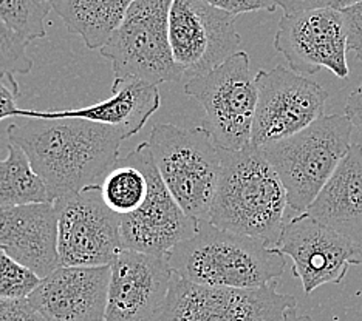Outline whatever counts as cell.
<instances>
[{
    "label": "cell",
    "mask_w": 362,
    "mask_h": 321,
    "mask_svg": "<svg viewBox=\"0 0 362 321\" xmlns=\"http://www.w3.org/2000/svg\"><path fill=\"white\" fill-rule=\"evenodd\" d=\"M135 0H52L53 10L70 35L88 49H101L126 18Z\"/></svg>",
    "instance_id": "ffe728a7"
},
{
    "label": "cell",
    "mask_w": 362,
    "mask_h": 321,
    "mask_svg": "<svg viewBox=\"0 0 362 321\" xmlns=\"http://www.w3.org/2000/svg\"><path fill=\"white\" fill-rule=\"evenodd\" d=\"M19 84L14 76H0V121L8 118H22L18 107Z\"/></svg>",
    "instance_id": "4316f807"
},
{
    "label": "cell",
    "mask_w": 362,
    "mask_h": 321,
    "mask_svg": "<svg viewBox=\"0 0 362 321\" xmlns=\"http://www.w3.org/2000/svg\"><path fill=\"white\" fill-rule=\"evenodd\" d=\"M161 97L158 87L139 79H115L112 96L82 109L23 110L27 119H86L112 127L129 139L141 130L152 114L160 109Z\"/></svg>",
    "instance_id": "ac0fdd59"
},
{
    "label": "cell",
    "mask_w": 362,
    "mask_h": 321,
    "mask_svg": "<svg viewBox=\"0 0 362 321\" xmlns=\"http://www.w3.org/2000/svg\"><path fill=\"white\" fill-rule=\"evenodd\" d=\"M185 93L203 107L202 127L220 150L237 152L251 145L257 85L248 53L237 52L217 68L189 79Z\"/></svg>",
    "instance_id": "8992f818"
},
{
    "label": "cell",
    "mask_w": 362,
    "mask_h": 321,
    "mask_svg": "<svg viewBox=\"0 0 362 321\" xmlns=\"http://www.w3.org/2000/svg\"><path fill=\"white\" fill-rule=\"evenodd\" d=\"M169 267L186 281L212 287L252 289L274 283L286 267L284 255L257 238L199 221V230L166 257Z\"/></svg>",
    "instance_id": "3957f363"
},
{
    "label": "cell",
    "mask_w": 362,
    "mask_h": 321,
    "mask_svg": "<svg viewBox=\"0 0 362 321\" xmlns=\"http://www.w3.org/2000/svg\"><path fill=\"white\" fill-rule=\"evenodd\" d=\"M110 266H61L28 300L45 321H104Z\"/></svg>",
    "instance_id": "2e32d148"
},
{
    "label": "cell",
    "mask_w": 362,
    "mask_h": 321,
    "mask_svg": "<svg viewBox=\"0 0 362 321\" xmlns=\"http://www.w3.org/2000/svg\"><path fill=\"white\" fill-rule=\"evenodd\" d=\"M0 321H45L28 298L0 300Z\"/></svg>",
    "instance_id": "83f0119b"
},
{
    "label": "cell",
    "mask_w": 362,
    "mask_h": 321,
    "mask_svg": "<svg viewBox=\"0 0 362 321\" xmlns=\"http://www.w3.org/2000/svg\"><path fill=\"white\" fill-rule=\"evenodd\" d=\"M296 306L293 295L277 292L276 281L234 289L195 284L174 274L166 300L149 321H285Z\"/></svg>",
    "instance_id": "ba28073f"
},
{
    "label": "cell",
    "mask_w": 362,
    "mask_h": 321,
    "mask_svg": "<svg viewBox=\"0 0 362 321\" xmlns=\"http://www.w3.org/2000/svg\"><path fill=\"white\" fill-rule=\"evenodd\" d=\"M274 249L293 260V275L300 279L305 293L341 284L350 266L362 265L361 246L305 212L286 222Z\"/></svg>",
    "instance_id": "4fadbf2b"
},
{
    "label": "cell",
    "mask_w": 362,
    "mask_h": 321,
    "mask_svg": "<svg viewBox=\"0 0 362 321\" xmlns=\"http://www.w3.org/2000/svg\"><path fill=\"white\" fill-rule=\"evenodd\" d=\"M344 111L353 128L362 136V82L349 95Z\"/></svg>",
    "instance_id": "f546056e"
},
{
    "label": "cell",
    "mask_w": 362,
    "mask_h": 321,
    "mask_svg": "<svg viewBox=\"0 0 362 321\" xmlns=\"http://www.w3.org/2000/svg\"><path fill=\"white\" fill-rule=\"evenodd\" d=\"M274 48L302 76L316 74L320 68L341 79L350 74L347 30L342 13L332 6L285 14L279 22Z\"/></svg>",
    "instance_id": "5bb4252c"
},
{
    "label": "cell",
    "mask_w": 362,
    "mask_h": 321,
    "mask_svg": "<svg viewBox=\"0 0 362 321\" xmlns=\"http://www.w3.org/2000/svg\"><path fill=\"white\" fill-rule=\"evenodd\" d=\"M100 186L104 202L122 217L141 207L147 196V179L144 173L124 161L121 166L117 164L107 173Z\"/></svg>",
    "instance_id": "7402d4cb"
},
{
    "label": "cell",
    "mask_w": 362,
    "mask_h": 321,
    "mask_svg": "<svg viewBox=\"0 0 362 321\" xmlns=\"http://www.w3.org/2000/svg\"><path fill=\"white\" fill-rule=\"evenodd\" d=\"M174 0H135L101 49L115 79H139L158 87L180 82L169 44V11Z\"/></svg>",
    "instance_id": "52a82bcc"
},
{
    "label": "cell",
    "mask_w": 362,
    "mask_h": 321,
    "mask_svg": "<svg viewBox=\"0 0 362 321\" xmlns=\"http://www.w3.org/2000/svg\"><path fill=\"white\" fill-rule=\"evenodd\" d=\"M50 10L52 0H0V19L30 42L47 36Z\"/></svg>",
    "instance_id": "603a6c76"
},
{
    "label": "cell",
    "mask_w": 362,
    "mask_h": 321,
    "mask_svg": "<svg viewBox=\"0 0 362 321\" xmlns=\"http://www.w3.org/2000/svg\"><path fill=\"white\" fill-rule=\"evenodd\" d=\"M149 147L163 183L189 217L208 221L216 198L221 158L220 148L202 126L156 123Z\"/></svg>",
    "instance_id": "5b68a950"
},
{
    "label": "cell",
    "mask_w": 362,
    "mask_h": 321,
    "mask_svg": "<svg viewBox=\"0 0 362 321\" xmlns=\"http://www.w3.org/2000/svg\"><path fill=\"white\" fill-rule=\"evenodd\" d=\"M235 16L203 0H174L169 11V44L181 74L203 76L240 52Z\"/></svg>",
    "instance_id": "7c38bea8"
},
{
    "label": "cell",
    "mask_w": 362,
    "mask_h": 321,
    "mask_svg": "<svg viewBox=\"0 0 362 321\" xmlns=\"http://www.w3.org/2000/svg\"><path fill=\"white\" fill-rule=\"evenodd\" d=\"M358 2H361V0H333L332 8H334V10H337V11H342V10H345V8H349Z\"/></svg>",
    "instance_id": "d6a6232c"
},
{
    "label": "cell",
    "mask_w": 362,
    "mask_h": 321,
    "mask_svg": "<svg viewBox=\"0 0 362 321\" xmlns=\"http://www.w3.org/2000/svg\"><path fill=\"white\" fill-rule=\"evenodd\" d=\"M347 30L349 49L362 61V0L341 11Z\"/></svg>",
    "instance_id": "484cf974"
},
{
    "label": "cell",
    "mask_w": 362,
    "mask_h": 321,
    "mask_svg": "<svg viewBox=\"0 0 362 321\" xmlns=\"http://www.w3.org/2000/svg\"><path fill=\"white\" fill-rule=\"evenodd\" d=\"M353 126L345 114L322 116L290 138L259 147L286 190L288 207L303 213L350 150Z\"/></svg>",
    "instance_id": "277c9868"
},
{
    "label": "cell",
    "mask_w": 362,
    "mask_h": 321,
    "mask_svg": "<svg viewBox=\"0 0 362 321\" xmlns=\"http://www.w3.org/2000/svg\"><path fill=\"white\" fill-rule=\"evenodd\" d=\"M54 207L61 266H110L124 250L122 215L104 202L101 186H88L57 198Z\"/></svg>",
    "instance_id": "9c48e42d"
},
{
    "label": "cell",
    "mask_w": 362,
    "mask_h": 321,
    "mask_svg": "<svg viewBox=\"0 0 362 321\" xmlns=\"http://www.w3.org/2000/svg\"><path fill=\"white\" fill-rule=\"evenodd\" d=\"M305 213L362 247V145L350 147Z\"/></svg>",
    "instance_id": "d6986e66"
},
{
    "label": "cell",
    "mask_w": 362,
    "mask_h": 321,
    "mask_svg": "<svg viewBox=\"0 0 362 321\" xmlns=\"http://www.w3.org/2000/svg\"><path fill=\"white\" fill-rule=\"evenodd\" d=\"M285 321H313V318L308 317V315H299L298 310L290 309V310L286 312Z\"/></svg>",
    "instance_id": "1f68e13d"
},
{
    "label": "cell",
    "mask_w": 362,
    "mask_h": 321,
    "mask_svg": "<svg viewBox=\"0 0 362 321\" xmlns=\"http://www.w3.org/2000/svg\"><path fill=\"white\" fill-rule=\"evenodd\" d=\"M172 277L166 258L121 250L110 265L104 321H149L166 300Z\"/></svg>",
    "instance_id": "9a60e30c"
},
{
    "label": "cell",
    "mask_w": 362,
    "mask_h": 321,
    "mask_svg": "<svg viewBox=\"0 0 362 321\" xmlns=\"http://www.w3.org/2000/svg\"><path fill=\"white\" fill-rule=\"evenodd\" d=\"M40 202H53L50 192L25 152L10 143L6 158L0 159V207Z\"/></svg>",
    "instance_id": "44dd1931"
},
{
    "label": "cell",
    "mask_w": 362,
    "mask_h": 321,
    "mask_svg": "<svg viewBox=\"0 0 362 321\" xmlns=\"http://www.w3.org/2000/svg\"><path fill=\"white\" fill-rule=\"evenodd\" d=\"M6 128L42 178L52 201L88 186H100L118 164L119 131L86 119H27Z\"/></svg>",
    "instance_id": "6da1fadb"
},
{
    "label": "cell",
    "mask_w": 362,
    "mask_h": 321,
    "mask_svg": "<svg viewBox=\"0 0 362 321\" xmlns=\"http://www.w3.org/2000/svg\"><path fill=\"white\" fill-rule=\"evenodd\" d=\"M30 40L21 37L0 19V76L28 74L33 61L27 53Z\"/></svg>",
    "instance_id": "d4e9b609"
},
{
    "label": "cell",
    "mask_w": 362,
    "mask_h": 321,
    "mask_svg": "<svg viewBox=\"0 0 362 321\" xmlns=\"http://www.w3.org/2000/svg\"><path fill=\"white\" fill-rule=\"evenodd\" d=\"M0 247L39 278L59 269L54 202L0 207Z\"/></svg>",
    "instance_id": "e0dca14e"
},
{
    "label": "cell",
    "mask_w": 362,
    "mask_h": 321,
    "mask_svg": "<svg viewBox=\"0 0 362 321\" xmlns=\"http://www.w3.org/2000/svg\"><path fill=\"white\" fill-rule=\"evenodd\" d=\"M221 170L209 222L274 247L286 215V190L259 147L220 150Z\"/></svg>",
    "instance_id": "7a4b0ae2"
},
{
    "label": "cell",
    "mask_w": 362,
    "mask_h": 321,
    "mask_svg": "<svg viewBox=\"0 0 362 321\" xmlns=\"http://www.w3.org/2000/svg\"><path fill=\"white\" fill-rule=\"evenodd\" d=\"M277 6H281L285 14H296L319 8L332 6L333 0H274Z\"/></svg>",
    "instance_id": "4dcf8cb0"
},
{
    "label": "cell",
    "mask_w": 362,
    "mask_h": 321,
    "mask_svg": "<svg viewBox=\"0 0 362 321\" xmlns=\"http://www.w3.org/2000/svg\"><path fill=\"white\" fill-rule=\"evenodd\" d=\"M40 279L42 278L16 261L0 247V300L28 298L39 286Z\"/></svg>",
    "instance_id": "cb8c5ba5"
},
{
    "label": "cell",
    "mask_w": 362,
    "mask_h": 321,
    "mask_svg": "<svg viewBox=\"0 0 362 321\" xmlns=\"http://www.w3.org/2000/svg\"><path fill=\"white\" fill-rule=\"evenodd\" d=\"M256 85L257 107L251 135L254 147L282 141L325 116L327 90L284 65L257 71Z\"/></svg>",
    "instance_id": "8fae6325"
},
{
    "label": "cell",
    "mask_w": 362,
    "mask_h": 321,
    "mask_svg": "<svg viewBox=\"0 0 362 321\" xmlns=\"http://www.w3.org/2000/svg\"><path fill=\"white\" fill-rule=\"evenodd\" d=\"M124 162L144 173L147 196L141 207L122 217V246L129 250L164 258L175 246L197 234L199 221L189 217L168 190L149 144H139L126 156Z\"/></svg>",
    "instance_id": "30bf717a"
},
{
    "label": "cell",
    "mask_w": 362,
    "mask_h": 321,
    "mask_svg": "<svg viewBox=\"0 0 362 321\" xmlns=\"http://www.w3.org/2000/svg\"><path fill=\"white\" fill-rule=\"evenodd\" d=\"M203 2L234 16L252 11L274 13L277 8L274 0H203Z\"/></svg>",
    "instance_id": "f1b7e54d"
}]
</instances>
